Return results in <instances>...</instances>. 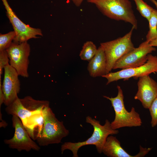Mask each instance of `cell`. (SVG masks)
Instances as JSON below:
<instances>
[{
	"label": "cell",
	"mask_w": 157,
	"mask_h": 157,
	"mask_svg": "<svg viewBox=\"0 0 157 157\" xmlns=\"http://www.w3.org/2000/svg\"><path fill=\"white\" fill-rule=\"evenodd\" d=\"M146 40L124 55L116 62L113 69L133 68L144 64L147 61V55L156 50Z\"/></svg>",
	"instance_id": "obj_11"
},
{
	"label": "cell",
	"mask_w": 157,
	"mask_h": 157,
	"mask_svg": "<svg viewBox=\"0 0 157 157\" xmlns=\"http://www.w3.org/2000/svg\"><path fill=\"white\" fill-rule=\"evenodd\" d=\"M135 3L136 9L141 15L148 21L154 9L143 0H133Z\"/></svg>",
	"instance_id": "obj_19"
},
{
	"label": "cell",
	"mask_w": 157,
	"mask_h": 157,
	"mask_svg": "<svg viewBox=\"0 0 157 157\" xmlns=\"http://www.w3.org/2000/svg\"><path fill=\"white\" fill-rule=\"evenodd\" d=\"M9 59V63L19 76L28 77V59L31 51L30 45L25 42L18 43L13 42L6 50Z\"/></svg>",
	"instance_id": "obj_8"
},
{
	"label": "cell",
	"mask_w": 157,
	"mask_h": 157,
	"mask_svg": "<svg viewBox=\"0 0 157 157\" xmlns=\"http://www.w3.org/2000/svg\"><path fill=\"white\" fill-rule=\"evenodd\" d=\"M0 127H4L5 128L8 125L7 123L2 118V115L1 111V110H0Z\"/></svg>",
	"instance_id": "obj_23"
},
{
	"label": "cell",
	"mask_w": 157,
	"mask_h": 157,
	"mask_svg": "<svg viewBox=\"0 0 157 157\" xmlns=\"http://www.w3.org/2000/svg\"><path fill=\"white\" fill-rule=\"evenodd\" d=\"M148 109L151 117V126L154 127L157 125V97L151 103Z\"/></svg>",
	"instance_id": "obj_21"
},
{
	"label": "cell",
	"mask_w": 157,
	"mask_h": 157,
	"mask_svg": "<svg viewBox=\"0 0 157 157\" xmlns=\"http://www.w3.org/2000/svg\"><path fill=\"white\" fill-rule=\"evenodd\" d=\"M12 119L15 129L14 136L10 139H5L4 143L10 148L19 151L25 150L28 152L32 149L39 151L40 147L31 137L20 119L15 115H13Z\"/></svg>",
	"instance_id": "obj_9"
},
{
	"label": "cell",
	"mask_w": 157,
	"mask_h": 157,
	"mask_svg": "<svg viewBox=\"0 0 157 157\" xmlns=\"http://www.w3.org/2000/svg\"><path fill=\"white\" fill-rule=\"evenodd\" d=\"M151 149L143 148L140 146L139 152L135 156L131 155L122 148L116 138L111 135L107 138L102 152L110 157H141L144 156Z\"/></svg>",
	"instance_id": "obj_14"
},
{
	"label": "cell",
	"mask_w": 157,
	"mask_h": 157,
	"mask_svg": "<svg viewBox=\"0 0 157 157\" xmlns=\"http://www.w3.org/2000/svg\"><path fill=\"white\" fill-rule=\"evenodd\" d=\"M106 62L103 48L100 46L92 59L89 61L87 69L90 75L93 77L102 76L106 74Z\"/></svg>",
	"instance_id": "obj_15"
},
{
	"label": "cell",
	"mask_w": 157,
	"mask_h": 157,
	"mask_svg": "<svg viewBox=\"0 0 157 157\" xmlns=\"http://www.w3.org/2000/svg\"><path fill=\"white\" fill-rule=\"evenodd\" d=\"M1 1L6 10V15L16 34L13 42L21 43L31 39L39 38L38 35L43 36L41 29L31 27L21 21L12 10L7 0Z\"/></svg>",
	"instance_id": "obj_10"
},
{
	"label": "cell",
	"mask_w": 157,
	"mask_h": 157,
	"mask_svg": "<svg viewBox=\"0 0 157 157\" xmlns=\"http://www.w3.org/2000/svg\"><path fill=\"white\" fill-rule=\"evenodd\" d=\"M149 43L150 45L151 46L157 47V38L151 41Z\"/></svg>",
	"instance_id": "obj_25"
},
{
	"label": "cell",
	"mask_w": 157,
	"mask_h": 157,
	"mask_svg": "<svg viewBox=\"0 0 157 157\" xmlns=\"http://www.w3.org/2000/svg\"><path fill=\"white\" fill-rule=\"evenodd\" d=\"M152 2L155 6L157 10V1L156 0H149Z\"/></svg>",
	"instance_id": "obj_26"
},
{
	"label": "cell",
	"mask_w": 157,
	"mask_h": 157,
	"mask_svg": "<svg viewBox=\"0 0 157 157\" xmlns=\"http://www.w3.org/2000/svg\"><path fill=\"white\" fill-rule=\"evenodd\" d=\"M117 94L115 97H110L104 96V98L109 100L115 112L114 120L111 123V128L116 130L125 127H136L141 125L142 122L140 115L135 108L132 107L130 112L127 111L124 104V97L120 87L117 85Z\"/></svg>",
	"instance_id": "obj_4"
},
{
	"label": "cell",
	"mask_w": 157,
	"mask_h": 157,
	"mask_svg": "<svg viewBox=\"0 0 157 157\" xmlns=\"http://www.w3.org/2000/svg\"><path fill=\"white\" fill-rule=\"evenodd\" d=\"M71 1L74 4V5L77 7L80 6L84 0H69Z\"/></svg>",
	"instance_id": "obj_24"
},
{
	"label": "cell",
	"mask_w": 157,
	"mask_h": 157,
	"mask_svg": "<svg viewBox=\"0 0 157 157\" xmlns=\"http://www.w3.org/2000/svg\"><path fill=\"white\" fill-rule=\"evenodd\" d=\"M134 29L132 27L130 31L123 36L100 44L106 58V74L111 71L119 59L135 48L131 41Z\"/></svg>",
	"instance_id": "obj_5"
},
{
	"label": "cell",
	"mask_w": 157,
	"mask_h": 157,
	"mask_svg": "<svg viewBox=\"0 0 157 157\" xmlns=\"http://www.w3.org/2000/svg\"><path fill=\"white\" fill-rule=\"evenodd\" d=\"M4 75L1 86H0L4 97L3 104L7 106L18 98L20 89L19 76L16 71L9 64L4 68Z\"/></svg>",
	"instance_id": "obj_12"
},
{
	"label": "cell",
	"mask_w": 157,
	"mask_h": 157,
	"mask_svg": "<svg viewBox=\"0 0 157 157\" xmlns=\"http://www.w3.org/2000/svg\"><path fill=\"white\" fill-rule=\"evenodd\" d=\"M49 106L47 100L35 99L30 96L19 97L6 106L5 111L8 115L18 117L24 126L28 118L33 115L41 113L46 107Z\"/></svg>",
	"instance_id": "obj_6"
},
{
	"label": "cell",
	"mask_w": 157,
	"mask_h": 157,
	"mask_svg": "<svg viewBox=\"0 0 157 157\" xmlns=\"http://www.w3.org/2000/svg\"><path fill=\"white\" fill-rule=\"evenodd\" d=\"M97 50V48L93 42L87 41L84 44L79 56L81 60L89 61L94 57Z\"/></svg>",
	"instance_id": "obj_17"
},
{
	"label": "cell",
	"mask_w": 157,
	"mask_h": 157,
	"mask_svg": "<svg viewBox=\"0 0 157 157\" xmlns=\"http://www.w3.org/2000/svg\"><path fill=\"white\" fill-rule=\"evenodd\" d=\"M86 122L93 127V132L91 136L83 142H65L61 146L62 154L65 150H69L72 152L73 157H78V152L79 148L88 145H95L98 152L101 154L108 137L110 135L116 134L119 133L117 129H113L111 128V123L108 119L106 120L105 124L102 125L100 124L99 121L88 116L86 117Z\"/></svg>",
	"instance_id": "obj_1"
},
{
	"label": "cell",
	"mask_w": 157,
	"mask_h": 157,
	"mask_svg": "<svg viewBox=\"0 0 157 157\" xmlns=\"http://www.w3.org/2000/svg\"><path fill=\"white\" fill-rule=\"evenodd\" d=\"M16 36L14 31L0 34V51L6 50L10 46Z\"/></svg>",
	"instance_id": "obj_20"
},
{
	"label": "cell",
	"mask_w": 157,
	"mask_h": 157,
	"mask_svg": "<svg viewBox=\"0 0 157 157\" xmlns=\"http://www.w3.org/2000/svg\"><path fill=\"white\" fill-rule=\"evenodd\" d=\"M87 1L94 5L108 17L129 23L134 29H137V20L129 0H87Z\"/></svg>",
	"instance_id": "obj_2"
},
{
	"label": "cell",
	"mask_w": 157,
	"mask_h": 157,
	"mask_svg": "<svg viewBox=\"0 0 157 157\" xmlns=\"http://www.w3.org/2000/svg\"><path fill=\"white\" fill-rule=\"evenodd\" d=\"M149 22V31L146 35V41L149 42L157 38V10L154 9Z\"/></svg>",
	"instance_id": "obj_18"
},
{
	"label": "cell",
	"mask_w": 157,
	"mask_h": 157,
	"mask_svg": "<svg viewBox=\"0 0 157 157\" xmlns=\"http://www.w3.org/2000/svg\"><path fill=\"white\" fill-rule=\"evenodd\" d=\"M152 73H157V56L151 54L147 55V62L140 66L126 69L114 72H109L102 77L107 80L106 85L120 79L128 80L133 77L139 78L145 75H149Z\"/></svg>",
	"instance_id": "obj_7"
},
{
	"label": "cell",
	"mask_w": 157,
	"mask_h": 157,
	"mask_svg": "<svg viewBox=\"0 0 157 157\" xmlns=\"http://www.w3.org/2000/svg\"><path fill=\"white\" fill-rule=\"evenodd\" d=\"M139 78L138 91L134 98L139 100L144 108L148 109L157 97V82L149 75L144 76Z\"/></svg>",
	"instance_id": "obj_13"
},
{
	"label": "cell",
	"mask_w": 157,
	"mask_h": 157,
	"mask_svg": "<svg viewBox=\"0 0 157 157\" xmlns=\"http://www.w3.org/2000/svg\"><path fill=\"white\" fill-rule=\"evenodd\" d=\"M44 120L42 112L32 115L27 119L24 126L33 140H36L41 135L42 132Z\"/></svg>",
	"instance_id": "obj_16"
},
{
	"label": "cell",
	"mask_w": 157,
	"mask_h": 157,
	"mask_svg": "<svg viewBox=\"0 0 157 157\" xmlns=\"http://www.w3.org/2000/svg\"><path fill=\"white\" fill-rule=\"evenodd\" d=\"M9 59L6 50L0 51V81L5 66L9 63Z\"/></svg>",
	"instance_id": "obj_22"
},
{
	"label": "cell",
	"mask_w": 157,
	"mask_h": 157,
	"mask_svg": "<svg viewBox=\"0 0 157 157\" xmlns=\"http://www.w3.org/2000/svg\"><path fill=\"white\" fill-rule=\"evenodd\" d=\"M42 114L44 120L43 128L41 135L36 140L39 145L45 146L60 143L62 139L69 134V130L63 121L56 118L49 106L43 110Z\"/></svg>",
	"instance_id": "obj_3"
}]
</instances>
